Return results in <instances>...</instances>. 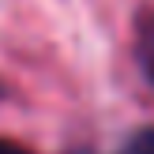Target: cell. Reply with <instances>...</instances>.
<instances>
[{
  "instance_id": "obj_1",
  "label": "cell",
  "mask_w": 154,
  "mask_h": 154,
  "mask_svg": "<svg viewBox=\"0 0 154 154\" xmlns=\"http://www.w3.org/2000/svg\"><path fill=\"white\" fill-rule=\"evenodd\" d=\"M135 64L154 87V15H143V23L135 26Z\"/></svg>"
},
{
  "instance_id": "obj_2",
  "label": "cell",
  "mask_w": 154,
  "mask_h": 154,
  "mask_svg": "<svg viewBox=\"0 0 154 154\" xmlns=\"http://www.w3.org/2000/svg\"><path fill=\"white\" fill-rule=\"evenodd\" d=\"M117 154H154V128H139L120 143Z\"/></svg>"
},
{
  "instance_id": "obj_3",
  "label": "cell",
  "mask_w": 154,
  "mask_h": 154,
  "mask_svg": "<svg viewBox=\"0 0 154 154\" xmlns=\"http://www.w3.org/2000/svg\"><path fill=\"white\" fill-rule=\"evenodd\" d=\"M0 154H34L26 143H15V139H4L0 135Z\"/></svg>"
},
{
  "instance_id": "obj_4",
  "label": "cell",
  "mask_w": 154,
  "mask_h": 154,
  "mask_svg": "<svg viewBox=\"0 0 154 154\" xmlns=\"http://www.w3.org/2000/svg\"><path fill=\"white\" fill-rule=\"evenodd\" d=\"M4 98H8V83L0 79V102H4Z\"/></svg>"
},
{
  "instance_id": "obj_5",
  "label": "cell",
  "mask_w": 154,
  "mask_h": 154,
  "mask_svg": "<svg viewBox=\"0 0 154 154\" xmlns=\"http://www.w3.org/2000/svg\"><path fill=\"white\" fill-rule=\"evenodd\" d=\"M72 154H94V150H72Z\"/></svg>"
}]
</instances>
